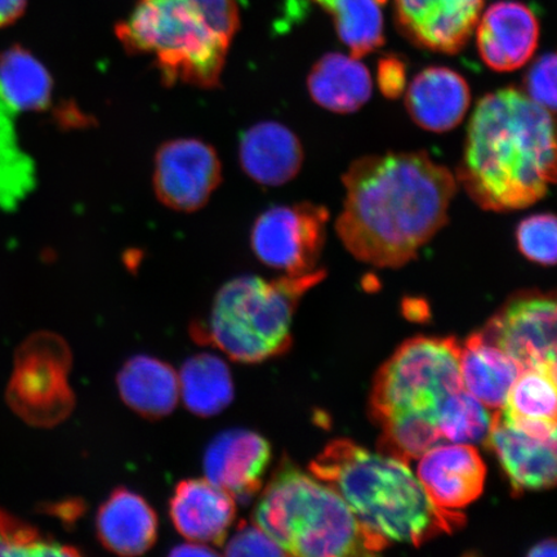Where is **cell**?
I'll list each match as a JSON object with an SVG mask.
<instances>
[{
  "mask_svg": "<svg viewBox=\"0 0 557 557\" xmlns=\"http://www.w3.org/2000/svg\"><path fill=\"white\" fill-rule=\"evenodd\" d=\"M377 83L383 96L389 100L399 99L407 87L406 62L396 55H385L379 62Z\"/></svg>",
  "mask_w": 557,
  "mask_h": 557,
  "instance_id": "35",
  "label": "cell"
},
{
  "mask_svg": "<svg viewBox=\"0 0 557 557\" xmlns=\"http://www.w3.org/2000/svg\"><path fill=\"white\" fill-rule=\"evenodd\" d=\"M525 95L543 109L556 111V54L547 53L534 62L524 79Z\"/></svg>",
  "mask_w": 557,
  "mask_h": 557,
  "instance_id": "33",
  "label": "cell"
},
{
  "mask_svg": "<svg viewBox=\"0 0 557 557\" xmlns=\"http://www.w3.org/2000/svg\"><path fill=\"white\" fill-rule=\"evenodd\" d=\"M253 521L285 555L371 556L389 546L361 524L332 486L289 462L261 494Z\"/></svg>",
  "mask_w": 557,
  "mask_h": 557,
  "instance_id": "5",
  "label": "cell"
},
{
  "mask_svg": "<svg viewBox=\"0 0 557 557\" xmlns=\"http://www.w3.org/2000/svg\"><path fill=\"white\" fill-rule=\"evenodd\" d=\"M456 180L485 211L537 203L556 181L554 114L517 88L484 96L471 116Z\"/></svg>",
  "mask_w": 557,
  "mask_h": 557,
  "instance_id": "2",
  "label": "cell"
},
{
  "mask_svg": "<svg viewBox=\"0 0 557 557\" xmlns=\"http://www.w3.org/2000/svg\"><path fill=\"white\" fill-rule=\"evenodd\" d=\"M462 385L487 409L505 406L508 393L521 372L520 367L482 334L473 333L459 352Z\"/></svg>",
  "mask_w": 557,
  "mask_h": 557,
  "instance_id": "22",
  "label": "cell"
},
{
  "mask_svg": "<svg viewBox=\"0 0 557 557\" xmlns=\"http://www.w3.org/2000/svg\"><path fill=\"white\" fill-rule=\"evenodd\" d=\"M479 333L508 355L521 371L556 363L555 294L519 292L494 313Z\"/></svg>",
  "mask_w": 557,
  "mask_h": 557,
  "instance_id": "10",
  "label": "cell"
},
{
  "mask_svg": "<svg viewBox=\"0 0 557 557\" xmlns=\"http://www.w3.org/2000/svg\"><path fill=\"white\" fill-rule=\"evenodd\" d=\"M0 88L17 113L51 107L52 76L24 47L13 46L0 54Z\"/></svg>",
  "mask_w": 557,
  "mask_h": 557,
  "instance_id": "24",
  "label": "cell"
},
{
  "mask_svg": "<svg viewBox=\"0 0 557 557\" xmlns=\"http://www.w3.org/2000/svg\"><path fill=\"white\" fill-rule=\"evenodd\" d=\"M171 555L173 556H211L218 555L213 549L208 548L203 543L193 542L189 545H181L172 549Z\"/></svg>",
  "mask_w": 557,
  "mask_h": 557,
  "instance_id": "37",
  "label": "cell"
},
{
  "mask_svg": "<svg viewBox=\"0 0 557 557\" xmlns=\"http://www.w3.org/2000/svg\"><path fill=\"white\" fill-rule=\"evenodd\" d=\"M96 525L103 547L117 555H143L157 541V513L141 496L124 487L104 500Z\"/></svg>",
  "mask_w": 557,
  "mask_h": 557,
  "instance_id": "20",
  "label": "cell"
},
{
  "mask_svg": "<svg viewBox=\"0 0 557 557\" xmlns=\"http://www.w3.org/2000/svg\"><path fill=\"white\" fill-rule=\"evenodd\" d=\"M122 399L137 413L148 418L170 414L178 401L176 372L154 358H132L117 375Z\"/></svg>",
  "mask_w": 557,
  "mask_h": 557,
  "instance_id": "23",
  "label": "cell"
},
{
  "mask_svg": "<svg viewBox=\"0 0 557 557\" xmlns=\"http://www.w3.org/2000/svg\"><path fill=\"white\" fill-rule=\"evenodd\" d=\"M239 25L238 0H137L115 35L128 53L152 55L166 86L211 89Z\"/></svg>",
  "mask_w": 557,
  "mask_h": 557,
  "instance_id": "4",
  "label": "cell"
},
{
  "mask_svg": "<svg viewBox=\"0 0 557 557\" xmlns=\"http://www.w3.org/2000/svg\"><path fill=\"white\" fill-rule=\"evenodd\" d=\"M497 456L515 493L545 491L556 483V441H542L508 424L499 410L486 442Z\"/></svg>",
  "mask_w": 557,
  "mask_h": 557,
  "instance_id": "16",
  "label": "cell"
},
{
  "mask_svg": "<svg viewBox=\"0 0 557 557\" xmlns=\"http://www.w3.org/2000/svg\"><path fill=\"white\" fill-rule=\"evenodd\" d=\"M492 418L484 404L463 388L444 403L437 416V426L445 441L450 443L482 444L490 435Z\"/></svg>",
  "mask_w": 557,
  "mask_h": 557,
  "instance_id": "30",
  "label": "cell"
},
{
  "mask_svg": "<svg viewBox=\"0 0 557 557\" xmlns=\"http://www.w3.org/2000/svg\"><path fill=\"white\" fill-rule=\"evenodd\" d=\"M557 225L553 213H539L522 220L517 228L522 256L542 267H554L557 250Z\"/></svg>",
  "mask_w": 557,
  "mask_h": 557,
  "instance_id": "32",
  "label": "cell"
},
{
  "mask_svg": "<svg viewBox=\"0 0 557 557\" xmlns=\"http://www.w3.org/2000/svg\"><path fill=\"white\" fill-rule=\"evenodd\" d=\"M380 453L408 465L445 442L436 420L423 414L388 417L380 422Z\"/></svg>",
  "mask_w": 557,
  "mask_h": 557,
  "instance_id": "29",
  "label": "cell"
},
{
  "mask_svg": "<svg viewBox=\"0 0 557 557\" xmlns=\"http://www.w3.org/2000/svg\"><path fill=\"white\" fill-rule=\"evenodd\" d=\"M174 527L187 540L224 545L235 520V500L208 480L190 479L180 483L170 504Z\"/></svg>",
  "mask_w": 557,
  "mask_h": 557,
  "instance_id": "18",
  "label": "cell"
},
{
  "mask_svg": "<svg viewBox=\"0 0 557 557\" xmlns=\"http://www.w3.org/2000/svg\"><path fill=\"white\" fill-rule=\"evenodd\" d=\"M336 232L355 259L398 269L416 259L449 220L457 180L426 151L386 152L355 160Z\"/></svg>",
  "mask_w": 557,
  "mask_h": 557,
  "instance_id": "1",
  "label": "cell"
},
{
  "mask_svg": "<svg viewBox=\"0 0 557 557\" xmlns=\"http://www.w3.org/2000/svg\"><path fill=\"white\" fill-rule=\"evenodd\" d=\"M228 556H283L285 553L259 527L243 524L227 542Z\"/></svg>",
  "mask_w": 557,
  "mask_h": 557,
  "instance_id": "34",
  "label": "cell"
},
{
  "mask_svg": "<svg viewBox=\"0 0 557 557\" xmlns=\"http://www.w3.org/2000/svg\"><path fill=\"white\" fill-rule=\"evenodd\" d=\"M27 0H0V29L15 24L26 11Z\"/></svg>",
  "mask_w": 557,
  "mask_h": 557,
  "instance_id": "36",
  "label": "cell"
},
{
  "mask_svg": "<svg viewBox=\"0 0 557 557\" xmlns=\"http://www.w3.org/2000/svg\"><path fill=\"white\" fill-rule=\"evenodd\" d=\"M417 478L431 503L458 512L482 496L486 466L473 445L438 444L420 458Z\"/></svg>",
  "mask_w": 557,
  "mask_h": 557,
  "instance_id": "13",
  "label": "cell"
},
{
  "mask_svg": "<svg viewBox=\"0 0 557 557\" xmlns=\"http://www.w3.org/2000/svg\"><path fill=\"white\" fill-rule=\"evenodd\" d=\"M310 471L343 497L368 531L388 543L421 546L463 525L461 512L431 503L408 463L346 438L326 445Z\"/></svg>",
  "mask_w": 557,
  "mask_h": 557,
  "instance_id": "3",
  "label": "cell"
},
{
  "mask_svg": "<svg viewBox=\"0 0 557 557\" xmlns=\"http://www.w3.org/2000/svg\"><path fill=\"white\" fill-rule=\"evenodd\" d=\"M478 48L487 67L511 73L527 64L539 47L540 21L528 5L498 2L480 16Z\"/></svg>",
  "mask_w": 557,
  "mask_h": 557,
  "instance_id": "14",
  "label": "cell"
},
{
  "mask_svg": "<svg viewBox=\"0 0 557 557\" xmlns=\"http://www.w3.org/2000/svg\"><path fill=\"white\" fill-rule=\"evenodd\" d=\"M330 212L305 201L269 208L255 221L250 247L269 268L297 276L311 273L322 255Z\"/></svg>",
  "mask_w": 557,
  "mask_h": 557,
  "instance_id": "9",
  "label": "cell"
},
{
  "mask_svg": "<svg viewBox=\"0 0 557 557\" xmlns=\"http://www.w3.org/2000/svg\"><path fill=\"white\" fill-rule=\"evenodd\" d=\"M16 114L0 88V209L9 212L16 209L35 186L33 160L17 141Z\"/></svg>",
  "mask_w": 557,
  "mask_h": 557,
  "instance_id": "27",
  "label": "cell"
},
{
  "mask_svg": "<svg viewBox=\"0 0 557 557\" xmlns=\"http://www.w3.org/2000/svg\"><path fill=\"white\" fill-rule=\"evenodd\" d=\"M471 90L455 70L433 66L422 70L407 88L406 108L418 127L444 134L458 127L468 114Z\"/></svg>",
  "mask_w": 557,
  "mask_h": 557,
  "instance_id": "17",
  "label": "cell"
},
{
  "mask_svg": "<svg viewBox=\"0 0 557 557\" xmlns=\"http://www.w3.org/2000/svg\"><path fill=\"white\" fill-rule=\"evenodd\" d=\"M74 556V548L44 537L37 529L0 510V556Z\"/></svg>",
  "mask_w": 557,
  "mask_h": 557,
  "instance_id": "31",
  "label": "cell"
},
{
  "mask_svg": "<svg viewBox=\"0 0 557 557\" xmlns=\"http://www.w3.org/2000/svg\"><path fill=\"white\" fill-rule=\"evenodd\" d=\"M178 382L186 407L198 416L219 414L234 398L227 364L211 354H200L187 360Z\"/></svg>",
  "mask_w": 557,
  "mask_h": 557,
  "instance_id": "25",
  "label": "cell"
},
{
  "mask_svg": "<svg viewBox=\"0 0 557 557\" xmlns=\"http://www.w3.org/2000/svg\"><path fill=\"white\" fill-rule=\"evenodd\" d=\"M485 0H395L400 32L431 52L456 54L468 45Z\"/></svg>",
  "mask_w": 557,
  "mask_h": 557,
  "instance_id": "12",
  "label": "cell"
},
{
  "mask_svg": "<svg viewBox=\"0 0 557 557\" xmlns=\"http://www.w3.org/2000/svg\"><path fill=\"white\" fill-rule=\"evenodd\" d=\"M461 345L455 338L416 337L403 344L375 375L371 409L375 422L423 414L437 422L444 403L462 392Z\"/></svg>",
  "mask_w": 557,
  "mask_h": 557,
  "instance_id": "7",
  "label": "cell"
},
{
  "mask_svg": "<svg viewBox=\"0 0 557 557\" xmlns=\"http://www.w3.org/2000/svg\"><path fill=\"white\" fill-rule=\"evenodd\" d=\"M271 459L267 438L248 430H228L209 444L205 457L208 482L248 503L259 493Z\"/></svg>",
  "mask_w": 557,
  "mask_h": 557,
  "instance_id": "15",
  "label": "cell"
},
{
  "mask_svg": "<svg viewBox=\"0 0 557 557\" xmlns=\"http://www.w3.org/2000/svg\"><path fill=\"white\" fill-rule=\"evenodd\" d=\"M72 354L64 339L38 332L20 346L7 401L33 426L52 428L64 421L74 407L69 386Z\"/></svg>",
  "mask_w": 557,
  "mask_h": 557,
  "instance_id": "8",
  "label": "cell"
},
{
  "mask_svg": "<svg viewBox=\"0 0 557 557\" xmlns=\"http://www.w3.org/2000/svg\"><path fill=\"white\" fill-rule=\"evenodd\" d=\"M222 181V164L213 146L198 138H174L157 151L152 185L158 200L173 211L203 208Z\"/></svg>",
  "mask_w": 557,
  "mask_h": 557,
  "instance_id": "11",
  "label": "cell"
},
{
  "mask_svg": "<svg viewBox=\"0 0 557 557\" xmlns=\"http://www.w3.org/2000/svg\"><path fill=\"white\" fill-rule=\"evenodd\" d=\"M308 88L319 107L336 114H351L371 99L373 79L359 59L333 52L312 66Z\"/></svg>",
  "mask_w": 557,
  "mask_h": 557,
  "instance_id": "21",
  "label": "cell"
},
{
  "mask_svg": "<svg viewBox=\"0 0 557 557\" xmlns=\"http://www.w3.org/2000/svg\"><path fill=\"white\" fill-rule=\"evenodd\" d=\"M529 556L533 557H555L556 556V542L555 540H546L535 545Z\"/></svg>",
  "mask_w": 557,
  "mask_h": 557,
  "instance_id": "38",
  "label": "cell"
},
{
  "mask_svg": "<svg viewBox=\"0 0 557 557\" xmlns=\"http://www.w3.org/2000/svg\"><path fill=\"white\" fill-rule=\"evenodd\" d=\"M333 17L341 41L352 58L363 59L385 44L386 0H313Z\"/></svg>",
  "mask_w": 557,
  "mask_h": 557,
  "instance_id": "26",
  "label": "cell"
},
{
  "mask_svg": "<svg viewBox=\"0 0 557 557\" xmlns=\"http://www.w3.org/2000/svg\"><path fill=\"white\" fill-rule=\"evenodd\" d=\"M325 275L322 269L271 282L252 275L233 278L219 290L208 319L194 325V338L240 363L277 357L290 346L299 301Z\"/></svg>",
  "mask_w": 557,
  "mask_h": 557,
  "instance_id": "6",
  "label": "cell"
},
{
  "mask_svg": "<svg viewBox=\"0 0 557 557\" xmlns=\"http://www.w3.org/2000/svg\"><path fill=\"white\" fill-rule=\"evenodd\" d=\"M556 363L524 369L500 408L506 417L522 420L556 421Z\"/></svg>",
  "mask_w": 557,
  "mask_h": 557,
  "instance_id": "28",
  "label": "cell"
},
{
  "mask_svg": "<svg viewBox=\"0 0 557 557\" xmlns=\"http://www.w3.org/2000/svg\"><path fill=\"white\" fill-rule=\"evenodd\" d=\"M301 141L284 124L261 122L244 132L239 162L249 178L261 186H283L302 169Z\"/></svg>",
  "mask_w": 557,
  "mask_h": 557,
  "instance_id": "19",
  "label": "cell"
}]
</instances>
